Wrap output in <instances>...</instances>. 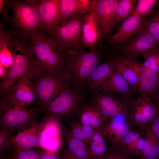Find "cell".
Returning <instances> with one entry per match:
<instances>
[{
    "instance_id": "cell-1",
    "label": "cell",
    "mask_w": 159,
    "mask_h": 159,
    "mask_svg": "<svg viewBox=\"0 0 159 159\" xmlns=\"http://www.w3.org/2000/svg\"><path fill=\"white\" fill-rule=\"evenodd\" d=\"M14 37L12 62L5 76L0 79L1 99L18 80L24 77L31 80L41 69L34 55L30 37Z\"/></svg>"
},
{
    "instance_id": "cell-2",
    "label": "cell",
    "mask_w": 159,
    "mask_h": 159,
    "mask_svg": "<svg viewBox=\"0 0 159 159\" xmlns=\"http://www.w3.org/2000/svg\"><path fill=\"white\" fill-rule=\"evenodd\" d=\"M104 49L70 50L65 53L63 73L66 82L82 90L92 73L100 64Z\"/></svg>"
},
{
    "instance_id": "cell-3",
    "label": "cell",
    "mask_w": 159,
    "mask_h": 159,
    "mask_svg": "<svg viewBox=\"0 0 159 159\" xmlns=\"http://www.w3.org/2000/svg\"><path fill=\"white\" fill-rule=\"evenodd\" d=\"M85 15L77 13L64 24L55 26L45 32L60 52L85 50L81 42Z\"/></svg>"
},
{
    "instance_id": "cell-4",
    "label": "cell",
    "mask_w": 159,
    "mask_h": 159,
    "mask_svg": "<svg viewBox=\"0 0 159 159\" xmlns=\"http://www.w3.org/2000/svg\"><path fill=\"white\" fill-rule=\"evenodd\" d=\"M30 36L40 68L49 74L63 73L65 53L57 50L45 32L38 29L31 33Z\"/></svg>"
},
{
    "instance_id": "cell-5",
    "label": "cell",
    "mask_w": 159,
    "mask_h": 159,
    "mask_svg": "<svg viewBox=\"0 0 159 159\" xmlns=\"http://www.w3.org/2000/svg\"><path fill=\"white\" fill-rule=\"evenodd\" d=\"M12 0V15L7 27L14 37H26L38 29L39 24L38 4H32L26 0Z\"/></svg>"
},
{
    "instance_id": "cell-6",
    "label": "cell",
    "mask_w": 159,
    "mask_h": 159,
    "mask_svg": "<svg viewBox=\"0 0 159 159\" xmlns=\"http://www.w3.org/2000/svg\"><path fill=\"white\" fill-rule=\"evenodd\" d=\"M31 81L37 103L44 108L60 93L67 83L63 73L49 74L41 69Z\"/></svg>"
},
{
    "instance_id": "cell-7",
    "label": "cell",
    "mask_w": 159,
    "mask_h": 159,
    "mask_svg": "<svg viewBox=\"0 0 159 159\" xmlns=\"http://www.w3.org/2000/svg\"><path fill=\"white\" fill-rule=\"evenodd\" d=\"M157 105L152 97L142 96L132 98L129 108V120L131 128L145 130L156 116Z\"/></svg>"
},
{
    "instance_id": "cell-8",
    "label": "cell",
    "mask_w": 159,
    "mask_h": 159,
    "mask_svg": "<svg viewBox=\"0 0 159 159\" xmlns=\"http://www.w3.org/2000/svg\"><path fill=\"white\" fill-rule=\"evenodd\" d=\"M71 85L67 82L58 96L47 105L45 108L46 113L57 117L68 115L81 107L82 90Z\"/></svg>"
},
{
    "instance_id": "cell-9",
    "label": "cell",
    "mask_w": 159,
    "mask_h": 159,
    "mask_svg": "<svg viewBox=\"0 0 159 159\" xmlns=\"http://www.w3.org/2000/svg\"><path fill=\"white\" fill-rule=\"evenodd\" d=\"M159 48L158 44L145 28L116 50L109 52L121 57L139 59Z\"/></svg>"
},
{
    "instance_id": "cell-10",
    "label": "cell",
    "mask_w": 159,
    "mask_h": 159,
    "mask_svg": "<svg viewBox=\"0 0 159 159\" xmlns=\"http://www.w3.org/2000/svg\"><path fill=\"white\" fill-rule=\"evenodd\" d=\"M36 99L31 80L26 77L22 78L1 99L0 114L11 107H27L32 105Z\"/></svg>"
},
{
    "instance_id": "cell-11",
    "label": "cell",
    "mask_w": 159,
    "mask_h": 159,
    "mask_svg": "<svg viewBox=\"0 0 159 159\" xmlns=\"http://www.w3.org/2000/svg\"><path fill=\"white\" fill-rule=\"evenodd\" d=\"M135 72L138 82L136 92L142 96L154 97L158 95L159 76L144 67L139 59L122 57L113 54Z\"/></svg>"
},
{
    "instance_id": "cell-12",
    "label": "cell",
    "mask_w": 159,
    "mask_h": 159,
    "mask_svg": "<svg viewBox=\"0 0 159 159\" xmlns=\"http://www.w3.org/2000/svg\"><path fill=\"white\" fill-rule=\"evenodd\" d=\"M91 105L102 116L104 123L109 122L118 115L128 109L130 102L108 92L100 91L92 94Z\"/></svg>"
},
{
    "instance_id": "cell-13",
    "label": "cell",
    "mask_w": 159,
    "mask_h": 159,
    "mask_svg": "<svg viewBox=\"0 0 159 159\" xmlns=\"http://www.w3.org/2000/svg\"><path fill=\"white\" fill-rule=\"evenodd\" d=\"M146 17H140L133 14L120 23L116 26L114 32L107 39L108 43L104 47L107 49L112 46L109 52L116 50L127 41L144 29Z\"/></svg>"
},
{
    "instance_id": "cell-14",
    "label": "cell",
    "mask_w": 159,
    "mask_h": 159,
    "mask_svg": "<svg viewBox=\"0 0 159 159\" xmlns=\"http://www.w3.org/2000/svg\"><path fill=\"white\" fill-rule=\"evenodd\" d=\"M37 113L36 109L27 107H11L0 114V127L19 131L37 120Z\"/></svg>"
},
{
    "instance_id": "cell-15",
    "label": "cell",
    "mask_w": 159,
    "mask_h": 159,
    "mask_svg": "<svg viewBox=\"0 0 159 159\" xmlns=\"http://www.w3.org/2000/svg\"><path fill=\"white\" fill-rule=\"evenodd\" d=\"M100 129L110 146L120 147L125 137L132 130L129 122V110L104 124Z\"/></svg>"
},
{
    "instance_id": "cell-16",
    "label": "cell",
    "mask_w": 159,
    "mask_h": 159,
    "mask_svg": "<svg viewBox=\"0 0 159 159\" xmlns=\"http://www.w3.org/2000/svg\"><path fill=\"white\" fill-rule=\"evenodd\" d=\"M120 0H96L94 9L103 40H106L115 29L114 21Z\"/></svg>"
},
{
    "instance_id": "cell-17",
    "label": "cell",
    "mask_w": 159,
    "mask_h": 159,
    "mask_svg": "<svg viewBox=\"0 0 159 159\" xmlns=\"http://www.w3.org/2000/svg\"><path fill=\"white\" fill-rule=\"evenodd\" d=\"M102 33L96 18L94 9L84 16L81 42L84 49L91 51L103 47Z\"/></svg>"
},
{
    "instance_id": "cell-18",
    "label": "cell",
    "mask_w": 159,
    "mask_h": 159,
    "mask_svg": "<svg viewBox=\"0 0 159 159\" xmlns=\"http://www.w3.org/2000/svg\"><path fill=\"white\" fill-rule=\"evenodd\" d=\"M39 122L36 121L29 126L18 131L11 140L14 147L24 149H32L39 144L41 133L47 123L48 115Z\"/></svg>"
},
{
    "instance_id": "cell-19",
    "label": "cell",
    "mask_w": 159,
    "mask_h": 159,
    "mask_svg": "<svg viewBox=\"0 0 159 159\" xmlns=\"http://www.w3.org/2000/svg\"><path fill=\"white\" fill-rule=\"evenodd\" d=\"M39 24L38 30L46 32L59 25V0H41L38 3Z\"/></svg>"
},
{
    "instance_id": "cell-20",
    "label": "cell",
    "mask_w": 159,
    "mask_h": 159,
    "mask_svg": "<svg viewBox=\"0 0 159 159\" xmlns=\"http://www.w3.org/2000/svg\"><path fill=\"white\" fill-rule=\"evenodd\" d=\"M96 0H59V21L62 25L77 13L89 14L94 9Z\"/></svg>"
},
{
    "instance_id": "cell-21",
    "label": "cell",
    "mask_w": 159,
    "mask_h": 159,
    "mask_svg": "<svg viewBox=\"0 0 159 159\" xmlns=\"http://www.w3.org/2000/svg\"><path fill=\"white\" fill-rule=\"evenodd\" d=\"M100 91L108 92L122 99L129 101L133 98L132 96L135 92L123 78L113 70L97 92Z\"/></svg>"
},
{
    "instance_id": "cell-22",
    "label": "cell",
    "mask_w": 159,
    "mask_h": 159,
    "mask_svg": "<svg viewBox=\"0 0 159 159\" xmlns=\"http://www.w3.org/2000/svg\"><path fill=\"white\" fill-rule=\"evenodd\" d=\"M107 56L106 59L94 70L86 83L84 87L87 92L92 94L97 92L113 72L111 60L107 55Z\"/></svg>"
},
{
    "instance_id": "cell-23",
    "label": "cell",
    "mask_w": 159,
    "mask_h": 159,
    "mask_svg": "<svg viewBox=\"0 0 159 159\" xmlns=\"http://www.w3.org/2000/svg\"><path fill=\"white\" fill-rule=\"evenodd\" d=\"M145 130H131L125 137L120 147L127 155L139 159L145 142Z\"/></svg>"
},
{
    "instance_id": "cell-24",
    "label": "cell",
    "mask_w": 159,
    "mask_h": 159,
    "mask_svg": "<svg viewBox=\"0 0 159 159\" xmlns=\"http://www.w3.org/2000/svg\"><path fill=\"white\" fill-rule=\"evenodd\" d=\"M107 55L111 60L113 70L120 74L136 92L138 79L135 72L129 66L122 61L115 55L109 52Z\"/></svg>"
},
{
    "instance_id": "cell-25",
    "label": "cell",
    "mask_w": 159,
    "mask_h": 159,
    "mask_svg": "<svg viewBox=\"0 0 159 159\" xmlns=\"http://www.w3.org/2000/svg\"><path fill=\"white\" fill-rule=\"evenodd\" d=\"M100 128L95 129L93 135L88 142L91 159H102L109 150Z\"/></svg>"
},
{
    "instance_id": "cell-26",
    "label": "cell",
    "mask_w": 159,
    "mask_h": 159,
    "mask_svg": "<svg viewBox=\"0 0 159 159\" xmlns=\"http://www.w3.org/2000/svg\"><path fill=\"white\" fill-rule=\"evenodd\" d=\"M139 159H159V140L149 127L145 130V142Z\"/></svg>"
},
{
    "instance_id": "cell-27",
    "label": "cell",
    "mask_w": 159,
    "mask_h": 159,
    "mask_svg": "<svg viewBox=\"0 0 159 159\" xmlns=\"http://www.w3.org/2000/svg\"><path fill=\"white\" fill-rule=\"evenodd\" d=\"M80 119L82 124L90 126L94 129L100 128L104 124L100 114L91 105H85L82 107Z\"/></svg>"
},
{
    "instance_id": "cell-28",
    "label": "cell",
    "mask_w": 159,
    "mask_h": 159,
    "mask_svg": "<svg viewBox=\"0 0 159 159\" xmlns=\"http://www.w3.org/2000/svg\"><path fill=\"white\" fill-rule=\"evenodd\" d=\"M64 136L71 152L81 159H91L86 144L74 137L69 130L64 131Z\"/></svg>"
},
{
    "instance_id": "cell-29",
    "label": "cell",
    "mask_w": 159,
    "mask_h": 159,
    "mask_svg": "<svg viewBox=\"0 0 159 159\" xmlns=\"http://www.w3.org/2000/svg\"><path fill=\"white\" fill-rule=\"evenodd\" d=\"M137 1L136 0H120L114 21L115 28L121 22L133 15L136 9Z\"/></svg>"
},
{
    "instance_id": "cell-30",
    "label": "cell",
    "mask_w": 159,
    "mask_h": 159,
    "mask_svg": "<svg viewBox=\"0 0 159 159\" xmlns=\"http://www.w3.org/2000/svg\"><path fill=\"white\" fill-rule=\"evenodd\" d=\"M41 151L35 149H24L13 146L9 152V159H40Z\"/></svg>"
},
{
    "instance_id": "cell-31",
    "label": "cell",
    "mask_w": 159,
    "mask_h": 159,
    "mask_svg": "<svg viewBox=\"0 0 159 159\" xmlns=\"http://www.w3.org/2000/svg\"><path fill=\"white\" fill-rule=\"evenodd\" d=\"M145 29L159 44V5L149 18H146Z\"/></svg>"
},
{
    "instance_id": "cell-32",
    "label": "cell",
    "mask_w": 159,
    "mask_h": 159,
    "mask_svg": "<svg viewBox=\"0 0 159 159\" xmlns=\"http://www.w3.org/2000/svg\"><path fill=\"white\" fill-rule=\"evenodd\" d=\"M158 1L157 0H138L134 14L140 17L151 15L154 10V6Z\"/></svg>"
},
{
    "instance_id": "cell-33",
    "label": "cell",
    "mask_w": 159,
    "mask_h": 159,
    "mask_svg": "<svg viewBox=\"0 0 159 159\" xmlns=\"http://www.w3.org/2000/svg\"><path fill=\"white\" fill-rule=\"evenodd\" d=\"M13 132L7 128L2 127L0 130V153L6 150L9 152L13 146L11 143Z\"/></svg>"
},
{
    "instance_id": "cell-34",
    "label": "cell",
    "mask_w": 159,
    "mask_h": 159,
    "mask_svg": "<svg viewBox=\"0 0 159 159\" xmlns=\"http://www.w3.org/2000/svg\"><path fill=\"white\" fill-rule=\"evenodd\" d=\"M102 159H136L124 153L120 147L110 146Z\"/></svg>"
},
{
    "instance_id": "cell-35",
    "label": "cell",
    "mask_w": 159,
    "mask_h": 159,
    "mask_svg": "<svg viewBox=\"0 0 159 159\" xmlns=\"http://www.w3.org/2000/svg\"><path fill=\"white\" fill-rule=\"evenodd\" d=\"M69 130L72 136L75 138L84 142L88 146V142L84 135L80 122H71L69 123Z\"/></svg>"
},
{
    "instance_id": "cell-36",
    "label": "cell",
    "mask_w": 159,
    "mask_h": 159,
    "mask_svg": "<svg viewBox=\"0 0 159 159\" xmlns=\"http://www.w3.org/2000/svg\"><path fill=\"white\" fill-rule=\"evenodd\" d=\"M157 107V114L150 123L149 127L159 140V107Z\"/></svg>"
},
{
    "instance_id": "cell-37",
    "label": "cell",
    "mask_w": 159,
    "mask_h": 159,
    "mask_svg": "<svg viewBox=\"0 0 159 159\" xmlns=\"http://www.w3.org/2000/svg\"><path fill=\"white\" fill-rule=\"evenodd\" d=\"M81 127L84 135L88 143L89 140L93 135L95 129L90 126L82 124Z\"/></svg>"
},
{
    "instance_id": "cell-38",
    "label": "cell",
    "mask_w": 159,
    "mask_h": 159,
    "mask_svg": "<svg viewBox=\"0 0 159 159\" xmlns=\"http://www.w3.org/2000/svg\"><path fill=\"white\" fill-rule=\"evenodd\" d=\"M40 159H59L54 152L45 149L41 150Z\"/></svg>"
},
{
    "instance_id": "cell-39",
    "label": "cell",
    "mask_w": 159,
    "mask_h": 159,
    "mask_svg": "<svg viewBox=\"0 0 159 159\" xmlns=\"http://www.w3.org/2000/svg\"><path fill=\"white\" fill-rule=\"evenodd\" d=\"M5 9L2 17V19L5 22L10 21V19L8 16V12L11 9V2L9 0H5Z\"/></svg>"
},
{
    "instance_id": "cell-40",
    "label": "cell",
    "mask_w": 159,
    "mask_h": 159,
    "mask_svg": "<svg viewBox=\"0 0 159 159\" xmlns=\"http://www.w3.org/2000/svg\"><path fill=\"white\" fill-rule=\"evenodd\" d=\"M61 159H81L76 156L67 148L63 150L61 154Z\"/></svg>"
},
{
    "instance_id": "cell-41",
    "label": "cell",
    "mask_w": 159,
    "mask_h": 159,
    "mask_svg": "<svg viewBox=\"0 0 159 159\" xmlns=\"http://www.w3.org/2000/svg\"><path fill=\"white\" fill-rule=\"evenodd\" d=\"M7 70L3 66L0 65V79L4 78L6 75Z\"/></svg>"
},
{
    "instance_id": "cell-42",
    "label": "cell",
    "mask_w": 159,
    "mask_h": 159,
    "mask_svg": "<svg viewBox=\"0 0 159 159\" xmlns=\"http://www.w3.org/2000/svg\"><path fill=\"white\" fill-rule=\"evenodd\" d=\"M152 97L156 103L157 106L159 107V95H157Z\"/></svg>"
},
{
    "instance_id": "cell-43",
    "label": "cell",
    "mask_w": 159,
    "mask_h": 159,
    "mask_svg": "<svg viewBox=\"0 0 159 159\" xmlns=\"http://www.w3.org/2000/svg\"><path fill=\"white\" fill-rule=\"evenodd\" d=\"M5 4V0H0V13L3 12V10L4 4Z\"/></svg>"
},
{
    "instance_id": "cell-44",
    "label": "cell",
    "mask_w": 159,
    "mask_h": 159,
    "mask_svg": "<svg viewBox=\"0 0 159 159\" xmlns=\"http://www.w3.org/2000/svg\"><path fill=\"white\" fill-rule=\"evenodd\" d=\"M0 30H5V29L7 27V25H6L3 23L2 22H0Z\"/></svg>"
},
{
    "instance_id": "cell-45",
    "label": "cell",
    "mask_w": 159,
    "mask_h": 159,
    "mask_svg": "<svg viewBox=\"0 0 159 159\" xmlns=\"http://www.w3.org/2000/svg\"><path fill=\"white\" fill-rule=\"evenodd\" d=\"M0 154V159H9L8 156L7 157H5L4 155H2L1 154Z\"/></svg>"
},
{
    "instance_id": "cell-46",
    "label": "cell",
    "mask_w": 159,
    "mask_h": 159,
    "mask_svg": "<svg viewBox=\"0 0 159 159\" xmlns=\"http://www.w3.org/2000/svg\"><path fill=\"white\" fill-rule=\"evenodd\" d=\"M158 95H159V92H158Z\"/></svg>"
}]
</instances>
